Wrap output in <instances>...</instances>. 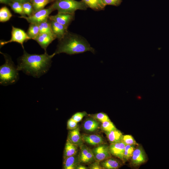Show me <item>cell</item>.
<instances>
[{"instance_id":"cell-1","label":"cell","mask_w":169,"mask_h":169,"mask_svg":"<svg viewBox=\"0 0 169 169\" xmlns=\"http://www.w3.org/2000/svg\"><path fill=\"white\" fill-rule=\"evenodd\" d=\"M55 55L54 53L49 55L47 52L40 54H30L24 50L23 55L18 59L17 67L18 71L27 75L39 78L48 71Z\"/></svg>"},{"instance_id":"cell-2","label":"cell","mask_w":169,"mask_h":169,"mask_svg":"<svg viewBox=\"0 0 169 169\" xmlns=\"http://www.w3.org/2000/svg\"><path fill=\"white\" fill-rule=\"evenodd\" d=\"M90 51L93 54L95 49L87 41L81 36L68 31L65 35L59 40L55 52V55L61 53L74 55Z\"/></svg>"},{"instance_id":"cell-3","label":"cell","mask_w":169,"mask_h":169,"mask_svg":"<svg viewBox=\"0 0 169 169\" xmlns=\"http://www.w3.org/2000/svg\"><path fill=\"white\" fill-rule=\"evenodd\" d=\"M4 56L5 63L0 67V83L7 86L15 84L19 79L18 70L10 56L1 53Z\"/></svg>"},{"instance_id":"cell-4","label":"cell","mask_w":169,"mask_h":169,"mask_svg":"<svg viewBox=\"0 0 169 169\" xmlns=\"http://www.w3.org/2000/svg\"><path fill=\"white\" fill-rule=\"evenodd\" d=\"M58 13L75 14L77 10H85L88 7L82 0H54L50 5Z\"/></svg>"},{"instance_id":"cell-5","label":"cell","mask_w":169,"mask_h":169,"mask_svg":"<svg viewBox=\"0 0 169 169\" xmlns=\"http://www.w3.org/2000/svg\"><path fill=\"white\" fill-rule=\"evenodd\" d=\"M54 11V10L50 5L46 8H44L36 12L30 16H20L19 17L26 19L30 23L39 24L48 19L50 14Z\"/></svg>"},{"instance_id":"cell-6","label":"cell","mask_w":169,"mask_h":169,"mask_svg":"<svg viewBox=\"0 0 169 169\" xmlns=\"http://www.w3.org/2000/svg\"><path fill=\"white\" fill-rule=\"evenodd\" d=\"M11 33V37L10 39L7 41H1L0 43L1 46L8 43L15 42L20 44L24 49V43L31 39L27 33L23 30L13 26H12Z\"/></svg>"},{"instance_id":"cell-7","label":"cell","mask_w":169,"mask_h":169,"mask_svg":"<svg viewBox=\"0 0 169 169\" xmlns=\"http://www.w3.org/2000/svg\"><path fill=\"white\" fill-rule=\"evenodd\" d=\"M95 161H101L111 157L109 146L101 144L92 150Z\"/></svg>"},{"instance_id":"cell-8","label":"cell","mask_w":169,"mask_h":169,"mask_svg":"<svg viewBox=\"0 0 169 169\" xmlns=\"http://www.w3.org/2000/svg\"><path fill=\"white\" fill-rule=\"evenodd\" d=\"M131 159V164L135 166H140L146 161V153L141 146L138 145L135 148Z\"/></svg>"},{"instance_id":"cell-9","label":"cell","mask_w":169,"mask_h":169,"mask_svg":"<svg viewBox=\"0 0 169 169\" xmlns=\"http://www.w3.org/2000/svg\"><path fill=\"white\" fill-rule=\"evenodd\" d=\"M49 18L55 21L68 28L75 18V14L59 13L54 15H50Z\"/></svg>"},{"instance_id":"cell-10","label":"cell","mask_w":169,"mask_h":169,"mask_svg":"<svg viewBox=\"0 0 169 169\" xmlns=\"http://www.w3.org/2000/svg\"><path fill=\"white\" fill-rule=\"evenodd\" d=\"M56 38L52 33H40L34 39L39 45L46 52L48 46Z\"/></svg>"},{"instance_id":"cell-11","label":"cell","mask_w":169,"mask_h":169,"mask_svg":"<svg viewBox=\"0 0 169 169\" xmlns=\"http://www.w3.org/2000/svg\"><path fill=\"white\" fill-rule=\"evenodd\" d=\"M126 144L122 141L110 143L109 146L111 154L120 159L124 160V154Z\"/></svg>"},{"instance_id":"cell-12","label":"cell","mask_w":169,"mask_h":169,"mask_svg":"<svg viewBox=\"0 0 169 169\" xmlns=\"http://www.w3.org/2000/svg\"><path fill=\"white\" fill-rule=\"evenodd\" d=\"M50 20L53 34L59 40L61 39L68 32V28L55 21Z\"/></svg>"},{"instance_id":"cell-13","label":"cell","mask_w":169,"mask_h":169,"mask_svg":"<svg viewBox=\"0 0 169 169\" xmlns=\"http://www.w3.org/2000/svg\"><path fill=\"white\" fill-rule=\"evenodd\" d=\"M80 147V151L78 156L79 162L87 163L92 162L95 160L92 150L83 144Z\"/></svg>"},{"instance_id":"cell-14","label":"cell","mask_w":169,"mask_h":169,"mask_svg":"<svg viewBox=\"0 0 169 169\" xmlns=\"http://www.w3.org/2000/svg\"><path fill=\"white\" fill-rule=\"evenodd\" d=\"M83 141L91 145H98L102 144L103 140L100 136L96 134H84L82 136Z\"/></svg>"},{"instance_id":"cell-15","label":"cell","mask_w":169,"mask_h":169,"mask_svg":"<svg viewBox=\"0 0 169 169\" xmlns=\"http://www.w3.org/2000/svg\"><path fill=\"white\" fill-rule=\"evenodd\" d=\"M70 142L74 144L79 146L83 144L82 139L79 128H76L71 130L69 132L68 139Z\"/></svg>"},{"instance_id":"cell-16","label":"cell","mask_w":169,"mask_h":169,"mask_svg":"<svg viewBox=\"0 0 169 169\" xmlns=\"http://www.w3.org/2000/svg\"><path fill=\"white\" fill-rule=\"evenodd\" d=\"M78 156L76 155L64 158L63 166L65 169H75L79 163Z\"/></svg>"},{"instance_id":"cell-17","label":"cell","mask_w":169,"mask_h":169,"mask_svg":"<svg viewBox=\"0 0 169 169\" xmlns=\"http://www.w3.org/2000/svg\"><path fill=\"white\" fill-rule=\"evenodd\" d=\"M105 132L110 143L122 141L123 135L122 133L117 129L110 131H105Z\"/></svg>"},{"instance_id":"cell-18","label":"cell","mask_w":169,"mask_h":169,"mask_svg":"<svg viewBox=\"0 0 169 169\" xmlns=\"http://www.w3.org/2000/svg\"><path fill=\"white\" fill-rule=\"evenodd\" d=\"M88 8L93 10L98 11L105 9V6L101 0H81Z\"/></svg>"},{"instance_id":"cell-19","label":"cell","mask_w":169,"mask_h":169,"mask_svg":"<svg viewBox=\"0 0 169 169\" xmlns=\"http://www.w3.org/2000/svg\"><path fill=\"white\" fill-rule=\"evenodd\" d=\"M77 151L78 146L67 139L64 150V158L76 155Z\"/></svg>"},{"instance_id":"cell-20","label":"cell","mask_w":169,"mask_h":169,"mask_svg":"<svg viewBox=\"0 0 169 169\" xmlns=\"http://www.w3.org/2000/svg\"><path fill=\"white\" fill-rule=\"evenodd\" d=\"M100 165L103 169H116L120 167V164L116 160L110 158L102 162Z\"/></svg>"},{"instance_id":"cell-21","label":"cell","mask_w":169,"mask_h":169,"mask_svg":"<svg viewBox=\"0 0 169 169\" xmlns=\"http://www.w3.org/2000/svg\"><path fill=\"white\" fill-rule=\"evenodd\" d=\"M98 122L93 119H89L84 123L83 127L87 131L92 132L97 130L99 127Z\"/></svg>"},{"instance_id":"cell-22","label":"cell","mask_w":169,"mask_h":169,"mask_svg":"<svg viewBox=\"0 0 169 169\" xmlns=\"http://www.w3.org/2000/svg\"><path fill=\"white\" fill-rule=\"evenodd\" d=\"M54 0H32L31 1L33 7V13L44 9L48 4L52 3Z\"/></svg>"},{"instance_id":"cell-23","label":"cell","mask_w":169,"mask_h":169,"mask_svg":"<svg viewBox=\"0 0 169 169\" xmlns=\"http://www.w3.org/2000/svg\"><path fill=\"white\" fill-rule=\"evenodd\" d=\"M27 33L31 39L34 40L40 33L39 24L30 23Z\"/></svg>"},{"instance_id":"cell-24","label":"cell","mask_w":169,"mask_h":169,"mask_svg":"<svg viewBox=\"0 0 169 169\" xmlns=\"http://www.w3.org/2000/svg\"><path fill=\"white\" fill-rule=\"evenodd\" d=\"M8 5L15 13L20 14L21 16H26L23 11L22 3L11 0Z\"/></svg>"},{"instance_id":"cell-25","label":"cell","mask_w":169,"mask_h":169,"mask_svg":"<svg viewBox=\"0 0 169 169\" xmlns=\"http://www.w3.org/2000/svg\"><path fill=\"white\" fill-rule=\"evenodd\" d=\"M12 14L8 8L6 6L0 9V22H5L8 21L12 17Z\"/></svg>"},{"instance_id":"cell-26","label":"cell","mask_w":169,"mask_h":169,"mask_svg":"<svg viewBox=\"0 0 169 169\" xmlns=\"http://www.w3.org/2000/svg\"><path fill=\"white\" fill-rule=\"evenodd\" d=\"M40 33H53L49 18L42 22L39 24Z\"/></svg>"},{"instance_id":"cell-27","label":"cell","mask_w":169,"mask_h":169,"mask_svg":"<svg viewBox=\"0 0 169 169\" xmlns=\"http://www.w3.org/2000/svg\"><path fill=\"white\" fill-rule=\"evenodd\" d=\"M135 146L128 145H126L124 154V161L131 159L135 148Z\"/></svg>"},{"instance_id":"cell-28","label":"cell","mask_w":169,"mask_h":169,"mask_svg":"<svg viewBox=\"0 0 169 169\" xmlns=\"http://www.w3.org/2000/svg\"><path fill=\"white\" fill-rule=\"evenodd\" d=\"M22 4L23 11L25 15L29 16L33 13V7L31 2H26Z\"/></svg>"},{"instance_id":"cell-29","label":"cell","mask_w":169,"mask_h":169,"mask_svg":"<svg viewBox=\"0 0 169 169\" xmlns=\"http://www.w3.org/2000/svg\"><path fill=\"white\" fill-rule=\"evenodd\" d=\"M101 128L105 132L110 131L116 129L114 124L110 120L102 122Z\"/></svg>"},{"instance_id":"cell-30","label":"cell","mask_w":169,"mask_h":169,"mask_svg":"<svg viewBox=\"0 0 169 169\" xmlns=\"http://www.w3.org/2000/svg\"><path fill=\"white\" fill-rule=\"evenodd\" d=\"M122 141L126 145L135 146L138 144L136 142L132 136L131 135H123Z\"/></svg>"},{"instance_id":"cell-31","label":"cell","mask_w":169,"mask_h":169,"mask_svg":"<svg viewBox=\"0 0 169 169\" xmlns=\"http://www.w3.org/2000/svg\"><path fill=\"white\" fill-rule=\"evenodd\" d=\"M93 116L96 119L102 123L110 120L108 116L106 114L103 112H100L96 114L93 115Z\"/></svg>"},{"instance_id":"cell-32","label":"cell","mask_w":169,"mask_h":169,"mask_svg":"<svg viewBox=\"0 0 169 169\" xmlns=\"http://www.w3.org/2000/svg\"><path fill=\"white\" fill-rule=\"evenodd\" d=\"M103 4L106 6L107 5H112L116 7L119 6L122 0H101Z\"/></svg>"},{"instance_id":"cell-33","label":"cell","mask_w":169,"mask_h":169,"mask_svg":"<svg viewBox=\"0 0 169 169\" xmlns=\"http://www.w3.org/2000/svg\"><path fill=\"white\" fill-rule=\"evenodd\" d=\"M86 114V113L85 111L78 112L74 114L71 118L78 123L80 121Z\"/></svg>"},{"instance_id":"cell-34","label":"cell","mask_w":169,"mask_h":169,"mask_svg":"<svg viewBox=\"0 0 169 169\" xmlns=\"http://www.w3.org/2000/svg\"><path fill=\"white\" fill-rule=\"evenodd\" d=\"M77 122L71 118L68 121L67 128L68 129L71 130L77 128Z\"/></svg>"},{"instance_id":"cell-35","label":"cell","mask_w":169,"mask_h":169,"mask_svg":"<svg viewBox=\"0 0 169 169\" xmlns=\"http://www.w3.org/2000/svg\"><path fill=\"white\" fill-rule=\"evenodd\" d=\"M100 161H95L91 164L90 165V168L91 169H103L102 167L100 164Z\"/></svg>"},{"instance_id":"cell-36","label":"cell","mask_w":169,"mask_h":169,"mask_svg":"<svg viewBox=\"0 0 169 169\" xmlns=\"http://www.w3.org/2000/svg\"><path fill=\"white\" fill-rule=\"evenodd\" d=\"M11 0H0V3L8 5Z\"/></svg>"},{"instance_id":"cell-37","label":"cell","mask_w":169,"mask_h":169,"mask_svg":"<svg viewBox=\"0 0 169 169\" xmlns=\"http://www.w3.org/2000/svg\"><path fill=\"white\" fill-rule=\"evenodd\" d=\"M76 169H86L87 168L84 166L81 165H78L77 166Z\"/></svg>"},{"instance_id":"cell-38","label":"cell","mask_w":169,"mask_h":169,"mask_svg":"<svg viewBox=\"0 0 169 169\" xmlns=\"http://www.w3.org/2000/svg\"><path fill=\"white\" fill-rule=\"evenodd\" d=\"M22 3L27 2H30V0H13Z\"/></svg>"},{"instance_id":"cell-39","label":"cell","mask_w":169,"mask_h":169,"mask_svg":"<svg viewBox=\"0 0 169 169\" xmlns=\"http://www.w3.org/2000/svg\"><path fill=\"white\" fill-rule=\"evenodd\" d=\"M32 0H30V2H31V1Z\"/></svg>"}]
</instances>
